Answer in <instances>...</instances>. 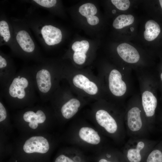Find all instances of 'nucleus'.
Listing matches in <instances>:
<instances>
[{"instance_id":"nucleus-1","label":"nucleus","mask_w":162,"mask_h":162,"mask_svg":"<svg viewBox=\"0 0 162 162\" xmlns=\"http://www.w3.org/2000/svg\"><path fill=\"white\" fill-rule=\"evenodd\" d=\"M0 96L8 101H32L37 98L32 71H21L2 90Z\"/></svg>"},{"instance_id":"nucleus-2","label":"nucleus","mask_w":162,"mask_h":162,"mask_svg":"<svg viewBox=\"0 0 162 162\" xmlns=\"http://www.w3.org/2000/svg\"><path fill=\"white\" fill-rule=\"evenodd\" d=\"M49 149L47 140L41 136H32L27 140L23 146L24 151L27 153L34 152L44 154Z\"/></svg>"},{"instance_id":"nucleus-3","label":"nucleus","mask_w":162,"mask_h":162,"mask_svg":"<svg viewBox=\"0 0 162 162\" xmlns=\"http://www.w3.org/2000/svg\"><path fill=\"white\" fill-rule=\"evenodd\" d=\"M109 87L112 93L117 96L123 95L127 90L125 82L122 79L121 73L117 70H112L109 77Z\"/></svg>"},{"instance_id":"nucleus-4","label":"nucleus","mask_w":162,"mask_h":162,"mask_svg":"<svg viewBox=\"0 0 162 162\" xmlns=\"http://www.w3.org/2000/svg\"><path fill=\"white\" fill-rule=\"evenodd\" d=\"M117 51L120 57L127 63H136L140 59V56L136 49L128 43L119 44L117 47Z\"/></svg>"},{"instance_id":"nucleus-5","label":"nucleus","mask_w":162,"mask_h":162,"mask_svg":"<svg viewBox=\"0 0 162 162\" xmlns=\"http://www.w3.org/2000/svg\"><path fill=\"white\" fill-rule=\"evenodd\" d=\"M96 118L98 123L108 132L114 133L117 130V125L116 121L106 111L103 110H98L96 114Z\"/></svg>"},{"instance_id":"nucleus-6","label":"nucleus","mask_w":162,"mask_h":162,"mask_svg":"<svg viewBox=\"0 0 162 162\" xmlns=\"http://www.w3.org/2000/svg\"><path fill=\"white\" fill-rule=\"evenodd\" d=\"M41 33L45 43L49 45H53L59 43L62 39L60 29L51 25L43 27Z\"/></svg>"},{"instance_id":"nucleus-7","label":"nucleus","mask_w":162,"mask_h":162,"mask_svg":"<svg viewBox=\"0 0 162 162\" xmlns=\"http://www.w3.org/2000/svg\"><path fill=\"white\" fill-rule=\"evenodd\" d=\"M73 82L75 86L83 90L89 94L94 95L98 92V88L96 85L82 74L75 76L73 78Z\"/></svg>"},{"instance_id":"nucleus-8","label":"nucleus","mask_w":162,"mask_h":162,"mask_svg":"<svg viewBox=\"0 0 162 162\" xmlns=\"http://www.w3.org/2000/svg\"><path fill=\"white\" fill-rule=\"evenodd\" d=\"M142 103L146 116H153L157 106V100L153 93L148 91L144 92L142 95Z\"/></svg>"},{"instance_id":"nucleus-9","label":"nucleus","mask_w":162,"mask_h":162,"mask_svg":"<svg viewBox=\"0 0 162 162\" xmlns=\"http://www.w3.org/2000/svg\"><path fill=\"white\" fill-rule=\"evenodd\" d=\"M140 110L137 107H134L128 113V124L129 128L133 131L139 130L142 126Z\"/></svg>"},{"instance_id":"nucleus-10","label":"nucleus","mask_w":162,"mask_h":162,"mask_svg":"<svg viewBox=\"0 0 162 162\" xmlns=\"http://www.w3.org/2000/svg\"><path fill=\"white\" fill-rule=\"evenodd\" d=\"M16 38L23 51L28 52H31L34 51L35 48L34 43L26 31L25 30L19 31Z\"/></svg>"},{"instance_id":"nucleus-11","label":"nucleus","mask_w":162,"mask_h":162,"mask_svg":"<svg viewBox=\"0 0 162 162\" xmlns=\"http://www.w3.org/2000/svg\"><path fill=\"white\" fill-rule=\"evenodd\" d=\"M80 105V102L78 100L75 98L70 99L62 107V115L66 119L70 118L77 112Z\"/></svg>"},{"instance_id":"nucleus-12","label":"nucleus","mask_w":162,"mask_h":162,"mask_svg":"<svg viewBox=\"0 0 162 162\" xmlns=\"http://www.w3.org/2000/svg\"><path fill=\"white\" fill-rule=\"evenodd\" d=\"M79 134L82 140L90 144L97 145L100 141L98 132L91 128L82 127L80 129Z\"/></svg>"},{"instance_id":"nucleus-13","label":"nucleus","mask_w":162,"mask_h":162,"mask_svg":"<svg viewBox=\"0 0 162 162\" xmlns=\"http://www.w3.org/2000/svg\"><path fill=\"white\" fill-rule=\"evenodd\" d=\"M145 28L144 36L145 39L148 41H152L154 40L160 32L159 25L153 20H149L146 22Z\"/></svg>"},{"instance_id":"nucleus-14","label":"nucleus","mask_w":162,"mask_h":162,"mask_svg":"<svg viewBox=\"0 0 162 162\" xmlns=\"http://www.w3.org/2000/svg\"><path fill=\"white\" fill-rule=\"evenodd\" d=\"M134 20V16L131 15H121L114 20L112 25L116 29H121L132 24Z\"/></svg>"},{"instance_id":"nucleus-15","label":"nucleus","mask_w":162,"mask_h":162,"mask_svg":"<svg viewBox=\"0 0 162 162\" xmlns=\"http://www.w3.org/2000/svg\"><path fill=\"white\" fill-rule=\"evenodd\" d=\"M144 146V143L140 141L138 143L136 149H130L128 150L127 157L130 162H140L141 160L140 151Z\"/></svg>"},{"instance_id":"nucleus-16","label":"nucleus","mask_w":162,"mask_h":162,"mask_svg":"<svg viewBox=\"0 0 162 162\" xmlns=\"http://www.w3.org/2000/svg\"><path fill=\"white\" fill-rule=\"evenodd\" d=\"M80 14L86 18L92 16H94L97 12V9L93 4L87 3L81 6L79 9Z\"/></svg>"},{"instance_id":"nucleus-17","label":"nucleus","mask_w":162,"mask_h":162,"mask_svg":"<svg viewBox=\"0 0 162 162\" xmlns=\"http://www.w3.org/2000/svg\"><path fill=\"white\" fill-rule=\"evenodd\" d=\"M88 42L86 40L75 42L72 46V49L74 52L86 54L89 48Z\"/></svg>"},{"instance_id":"nucleus-18","label":"nucleus","mask_w":162,"mask_h":162,"mask_svg":"<svg viewBox=\"0 0 162 162\" xmlns=\"http://www.w3.org/2000/svg\"><path fill=\"white\" fill-rule=\"evenodd\" d=\"M24 120L29 123L38 124V117L36 111L28 110L25 112L23 115Z\"/></svg>"},{"instance_id":"nucleus-19","label":"nucleus","mask_w":162,"mask_h":162,"mask_svg":"<svg viewBox=\"0 0 162 162\" xmlns=\"http://www.w3.org/2000/svg\"><path fill=\"white\" fill-rule=\"evenodd\" d=\"M147 162H162V153L158 150L152 151L148 156Z\"/></svg>"},{"instance_id":"nucleus-20","label":"nucleus","mask_w":162,"mask_h":162,"mask_svg":"<svg viewBox=\"0 0 162 162\" xmlns=\"http://www.w3.org/2000/svg\"><path fill=\"white\" fill-rule=\"evenodd\" d=\"M111 1L117 9L120 10H126L130 7V2L128 0H112Z\"/></svg>"},{"instance_id":"nucleus-21","label":"nucleus","mask_w":162,"mask_h":162,"mask_svg":"<svg viewBox=\"0 0 162 162\" xmlns=\"http://www.w3.org/2000/svg\"><path fill=\"white\" fill-rule=\"evenodd\" d=\"M73 59L74 62L79 64H82L85 62L86 58V54L74 52Z\"/></svg>"},{"instance_id":"nucleus-22","label":"nucleus","mask_w":162,"mask_h":162,"mask_svg":"<svg viewBox=\"0 0 162 162\" xmlns=\"http://www.w3.org/2000/svg\"><path fill=\"white\" fill-rule=\"evenodd\" d=\"M38 4L46 8H50L54 6L56 3V0H34Z\"/></svg>"},{"instance_id":"nucleus-23","label":"nucleus","mask_w":162,"mask_h":162,"mask_svg":"<svg viewBox=\"0 0 162 162\" xmlns=\"http://www.w3.org/2000/svg\"><path fill=\"white\" fill-rule=\"evenodd\" d=\"M7 116L6 109L2 102L0 100V122L4 120Z\"/></svg>"},{"instance_id":"nucleus-24","label":"nucleus","mask_w":162,"mask_h":162,"mask_svg":"<svg viewBox=\"0 0 162 162\" xmlns=\"http://www.w3.org/2000/svg\"><path fill=\"white\" fill-rule=\"evenodd\" d=\"M86 18L88 23L91 25H96L99 22V18L95 16H90Z\"/></svg>"},{"instance_id":"nucleus-25","label":"nucleus","mask_w":162,"mask_h":162,"mask_svg":"<svg viewBox=\"0 0 162 162\" xmlns=\"http://www.w3.org/2000/svg\"><path fill=\"white\" fill-rule=\"evenodd\" d=\"M55 162H74L69 158L64 155H61L56 159Z\"/></svg>"},{"instance_id":"nucleus-26","label":"nucleus","mask_w":162,"mask_h":162,"mask_svg":"<svg viewBox=\"0 0 162 162\" xmlns=\"http://www.w3.org/2000/svg\"><path fill=\"white\" fill-rule=\"evenodd\" d=\"M99 162H110L108 161L105 159H102L99 161Z\"/></svg>"},{"instance_id":"nucleus-27","label":"nucleus","mask_w":162,"mask_h":162,"mask_svg":"<svg viewBox=\"0 0 162 162\" xmlns=\"http://www.w3.org/2000/svg\"><path fill=\"white\" fill-rule=\"evenodd\" d=\"M160 5L161 7V8L162 9V0H159Z\"/></svg>"},{"instance_id":"nucleus-28","label":"nucleus","mask_w":162,"mask_h":162,"mask_svg":"<svg viewBox=\"0 0 162 162\" xmlns=\"http://www.w3.org/2000/svg\"><path fill=\"white\" fill-rule=\"evenodd\" d=\"M116 10H114V9L112 10V12L113 14L115 13H116Z\"/></svg>"},{"instance_id":"nucleus-29","label":"nucleus","mask_w":162,"mask_h":162,"mask_svg":"<svg viewBox=\"0 0 162 162\" xmlns=\"http://www.w3.org/2000/svg\"><path fill=\"white\" fill-rule=\"evenodd\" d=\"M130 30L131 31H132V32H133V31L134 29V28L133 27H131L130 28Z\"/></svg>"},{"instance_id":"nucleus-30","label":"nucleus","mask_w":162,"mask_h":162,"mask_svg":"<svg viewBox=\"0 0 162 162\" xmlns=\"http://www.w3.org/2000/svg\"><path fill=\"white\" fill-rule=\"evenodd\" d=\"M106 156L108 158H110L111 157V155H109V154H106Z\"/></svg>"},{"instance_id":"nucleus-31","label":"nucleus","mask_w":162,"mask_h":162,"mask_svg":"<svg viewBox=\"0 0 162 162\" xmlns=\"http://www.w3.org/2000/svg\"><path fill=\"white\" fill-rule=\"evenodd\" d=\"M160 78L162 81V73H161L160 75Z\"/></svg>"}]
</instances>
